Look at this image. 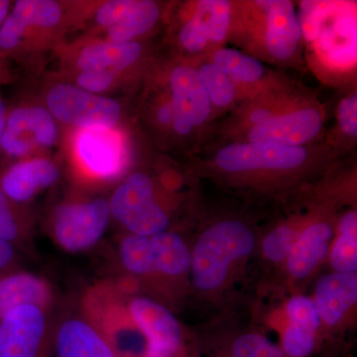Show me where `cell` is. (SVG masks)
<instances>
[{"label":"cell","mask_w":357,"mask_h":357,"mask_svg":"<svg viewBox=\"0 0 357 357\" xmlns=\"http://www.w3.org/2000/svg\"><path fill=\"white\" fill-rule=\"evenodd\" d=\"M335 227L326 220L307 223L300 232L283 270L291 283H302L312 278L328 259Z\"/></svg>","instance_id":"17"},{"label":"cell","mask_w":357,"mask_h":357,"mask_svg":"<svg viewBox=\"0 0 357 357\" xmlns=\"http://www.w3.org/2000/svg\"><path fill=\"white\" fill-rule=\"evenodd\" d=\"M57 121L43 105H20L7 109L0 140V167L20 160L39 157L55 146Z\"/></svg>","instance_id":"5"},{"label":"cell","mask_w":357,"mask_h":357,"mask_svg":"<svg viewBox=\"0 0 357 357\" xmlns=\"http://www.w3.org/2000/svg\"><path fill=\"white\" fill-rule=\"evenodd\" d=\"M64 20L62 4L54 0H18L0 30V57L26 50L32 36L57 29Z\"/></svg>","instance_id":"10"},{"label":"cell","mask_w":357,"mask_h":357,"mask_svg":"<svg viewBox=\"0 0 357 357\" xmlns=\"http://www.w3.org/2000/svg\"><path fill=\"white\" fill-rule=\"evenodd\" d=\"M110 215L126 234L153 236L170 230L171 215L158 199L153 178L135 172L123 178L109 197Z\"/></svg>","instance_id":"4"},{"label":"cell","mask_w":357,"mask_h":357,"mask_svg":"<svg viewBox=\"0 0 357 357\" xmlns=\"http://www.w3.org/2000/svg\"><path fill=\"white\" fill-rule=\"evenodd\" d=\"M53 354L56 357H119L79 310L77 302L56 312Z\"/></svg>","instance_id":"14"},{"label":"cell","mask_w":357,"mask_h":357,"mask_svg":"<svg viewBox=\"0 0 357 357\" xmlns=\"http://www.w3.org/2000/svg\"><path fill=\"white\" fill-rule=\"evenodd\" d=\"M197 11L203 18L208 39L213 42L222 41L229 30V2L225 0H204L199 2Z\"/></svg>","instance_id":"30"},{"label":"cell","mask_w":357,"mask_h":357,"mask_svg":"<svg viewBox=\"0 0 357 357\" xmlns=\"http://www.w3.org/2000/svg\"><path fill=\"white\" fill-rule=\"evenodd\" d=\"M132 1L133 0H110L98 6L93 20L98 28L107 30L114 25L126 13Z\"/></svg>","instance_id":"34"},{"label":"cell","mask_w":357,"mask_h":357,"mask_svg":"<svg viewBox=\"0 0 357 357\" xmlns=\"http://www.w3.org/2000/svg\"><path fill=\"white\" fill-rule=\"evenodd\" d=\"M77 305L117 356L146 357V342L129 311L128 295L112 279L89 285Z\"/></svg>","instance_id":"2"},{"label":"cell","mask_w":357,"mask_h":357,"mask_svg":"<svg viewBox=\"0 0 357 357\" xmlns=\"http://www.w3.org/2000/svg\"><path fill=\"white\" fill-rule=\"evenodd\" d=\"M323 124L318 110L304 109L255 124L249 133L250 142L300 146L314 138Z\"/></svg>","instance_id":"18"},{"label":"cell","mask_w":357,"mask_h":357,"mask_svg":"<svg viewBox=\"0 0 357 357\" xmlns=\"http://www.w3.org/2000/svg\"><path fill=\"white\" fill-rule=\"evenodd\" d=\"M312 299L321 319L323 335L347 330L356 314L357 272L323 275L317 281Z\"/></svg>","instance_id":"12"},{"label":"cell","mask_w":357,"mask_h":357,"mask_svg":"<svg viewBox=\"0 0 357 357\" xmlns=\"http://www.w3.org/2000/svg\"><path fill=\"white\" fill-rule=\"evenodd\" d=\"M213 357H286L280 347L262 333L243 332L232 335L215 349Z\"/></svg>","instance_id":"26"},{"label":"cell","mask_w":357,"mask_h":357,"mask_svg":"<svg viewBox=\"0 0 357 357\" xmlns=\"http://www.w3.org/2000/svg\"><path fill=\"white\" fill-rule=\"evenodd\" d=\"M305 225L282 223L270 230L258 243L257 251L261 253L263 259L272 266L282 267L283 269L294 244Z\"/></svg>","instance_id":"27"},{"label":"cell","mask_w":357,"mask_h":357,"mask_svg":"<svg viewBox=\"0 0 357 357\" xmlns=\"http://www.w3.org/2000/svg\"><path fill=\"white\" fill-rule=\"evenodd\" d=\"M150 239L154 255L151 298L176 311L191 289V246L171 229L150 236Z\"/></svg>","instance_id":"8"},{"label":"cell","mask_w":357,"mask_h":357,"mask_svg":"<svg viewBox=\"0 0 357 357\" xmlns=\"http://www.w3.org/2000/svg\"><path fill=\"white\" fill-rule=\"evenodd\" d=\"M213 64L227 76L239 82H255L262 77L264 67L259 61L234 49H222L215 54Z\"/></svg>","instance_id":"28"},{"label":"cell","mask_w":357,"mask_h":357,"mask_svg":"<svg viewBox=\"0 0 357 357\" xmlns=\"http://www.w3.org/2000/svg\"><path fill=\"white\" fill-rule=\"evenodd\" d=\"M307 151L301 146H283L270 143H234L218 152V166L225 172L289 171L302 166Z\"/></svg>","instance_id":"11"},{"label":"cell","mask_w":357,"mask_h":357,"mask_svg":"<svg viewBox=\"0 0 357 357\" xmlns=\"http://www.w3.org/2000/svg\"><path fill=\"white\" fill-rule=\"evenodd\" d=\"M56 162L48 157H32L0 167V188L13 203L28 206L37 196L60 178Z\"/></svg>","instance_id":"15"},{"label":"cell","mask_w":357,"mask_h":357,"mask_svg":"<svg viewBox=\"0 0 357 357\" xmlns=\"http://www.w3.org/2000/svg\"><path fill=\"white\" fill-rule=\"evenodd\" d=\"M6 105L3 98L0 95V140H1L2 132H3L4 122H6Z\"/></svg>","instance_id":"40"},{"label":"cell","mask_w":357,"mask_h":357,"mask_svg":"<svg viewBox=\"0 0 357 357\" xmlns=\"http://www.w3.org/2000/svg\"><path fill=\"white\" fill-rule=\"evenodd\" d=\"M333 272H357V211L340 218L328 256Z\"/></svg>","instance_id":"24"},{"label":"cell","mask_w":357,"mask_h":357,"mask_svg":"<svg viewBox=\"0 0 357 357\" xmlns=\"http://www.w3.org/2000/svg\"><path fill=\"white\" fill-rule=\"evenodd\" d=\"M158 4L151 0H133L132 4L121 16V20L107 30L105 40L126 43L134 42L136 37L145 34L159 20Z\"/></svg>","instance_id":"23"},{"label":"cell","mask_w":357,"mask_h":357,"mask_svg":"<svg viewBox=\"0 0 357 357\" xmlns=\"http://www.w3.org/2000/svg\"><path fill=\"white\" fill-rule=\"evenodd\" d=\"M330 13V4L325 2L304 1L301 4L299 20L302 34L307 41L319 36L321 25Z\"/></svg>","instance_id":"31"},{"label":"cell","mask_w":357,"mask_h":357,"mask_svg":"<svg viewBox=\"0 0 357 357\" xmlns=\"http://www.w3.org/2000/svg\"><path fill=\"white\" fill-rule=\"evenodd\" d=\"M266 14L268 51L277 60H287L297 50L302 30L292 2L287 0L258 1Z\"/></svg>","instance_id":"20"},{"label":"cell","mask_w":357,"mask_h":357,"mask_svg":"<svg viewBox=\"0 0 357 357\" xmlns=\"http://www.w3.org/2000/svg\"><path fill=\"white\" fill-rule=\"evenodd\" d=\"M259 239L250 225L236 218L211 223L191 246L190 287L201 299L218 302L243 279Z\"/></svg>","instance_id":"1"},{"label":"cell","mask_w":357,"mask_h":357,"mask_svg":"<svg viewBox=\"0 0 357 357\" xmlns=\"http://www.w3.org/2000/svg\"><path fill=\"white\" fill-rule=\"evenodd\" d=\"M45 103L56 121L79 130L115 129L122 116L121 103L114 98L89 93L67 82L50 86Z\"/></svg>","instance_id":"6"},{"label":"cell","mask_w":357,"mask_h":357,"mask_svg":"<svg viewBox=\"0 0 357 357\" xmlns=\"http://www.w3.org/2000/svg\"><path fill=\"white\" fill-rule=\"evenodd\" d=\"M119 77V75L107 70H79L75 73V84L89 93L103 96V93L114 89Z\"/></svg>","instance_id":"32"},{"label":"cell","mask_w":357,"mask_h":357,"mask_svg":"<svg viewBox=\"0 0 357 357\" xmlns=\"http://www.w3.org/2000/svg\"><path fill=\"white\" fill-rule=\"evenodd\" d=\"M11 2L8 0H0V30L6 21L7 15L11 10Z\"/></svg>","instance_id":"38"},{"label":"cell","mask_w":357,"mask_h":357,"mask_svg":"<svg viewBox=\"0 0 357 357\" xmlns=\"http://www.w3.org/2000/svg\"><path fill=\"white\" fill-rule=\"evenodd\" d=\"M76 153L79 175L86 183L112 182L123 168L121 140L115 129L81 130L76 140Z\"/></svg>","instance_id":"13"},{"label":"cell","mask_w":357,"mask_h":357,"mask_svg":"<svg viewBox=\"0 0 357 357\" xmlns=\"http://www.w3.org/2000/svg\"><path fill=\"white\" fill-rule=\"evenodd\" d=\"M287 325L281 331L280 349L286 357H309L321 340V319L311 297L297 294L285 306Z\"/></svg>","instance_id":"16"},{"label":"cell","mask_w":357,"mask_h":357,"mask_svg":"<svg viewBox=\"0 0 357 357\" xmlns=\"http://www.w3.org/2000/svg\"><path fill=\"white\" fill-rule=\"evenodd\" d=\"M142 47L137 42L116 43L100 39L89 42L75 54L74 72L84 70H107L121 75L137 62Z\"/></svg>","instance_id":"21"},{"label":"cell","mask_w":357,"mask_h":357,"mask_svg":"<svg viewBox=\"0 0 357 357\" xmlns=\"http://www.w3.org/2000/svg\"><path fill=\"white\" fill-rule=\"evenodd\" d=\"M8 203H13V202L7 198L6 195H4V192H2L1 188H0V204H6Z\"/></svg>","instance_id":"42"},{"label":"cell","mask_w":357,"mask_h":357,"mask_svg":"<svg viewBox=\"0 0 357 357\" xmlns=\"http://www.w3.org/2000/svg\"><path fill=\"white\" fill-rule=\"evenodd\" d=\"M173 109V121L172 126L175 129L176 132L181 134V135H185L192 130V123L189 121V119L185 116L184 114H181L180 112L171 102Z\"/></svg>","instance_id":"37"},{"label":"cell","mask_w":357,"mask_h":357,"mask_svg":"<svg viewBox=\"0 0 357 357\" xmlns=\"http://www.w3.org/2000/svg\"><path fill=\"white\" fill-rule=\"evenodd\" d=\"M21 249L0 239V275L21 267Z\"/></svg>","instance_id":"36"},{"label":"cell","mask_w":357,"mask_h":357,"mask_svg":"<svg viewBox=\"0 0 357 357\" xmlns=\"http://www.w3.org/2000/svg\"><path fill=\"white\" fill-rule=\"evenodd\" d=\"M110 220L109 198L75 196L54 206L47 231L66 252L81 253L100 243Z\"/></svg>","instance_id":"3"},{"label":"cell","mask_w":357,"mask_h":357,"mask_svg":"<svg viewBox=\"0 0 357 357\" xmlns=\"http://www.w3.org/2000/svg\"><path fill=\"white\" fill-rule=\"evenodd\" d=\"M206 25L201 14L196 11L191 20L188 21L180 32V41L183 47L192 53L203 50L208 42Z\"/></svg>","instance_id":"33"},{"label":"cell","mask_w":357,"mask_h":357,"mask_svg":"<svg viewBox=\"0 0 357 357\" xmlns=\"http://www.w3.org/2000/svg\"><path fill=\"white\" fill-rule=\"evenodd\" d=\"M199 79L211 102L218 107H225L232 102L236 89L229 76L215 64H204L198 70Z\"/></svg>","instance_id":"29"},{"label":"cell","mask_w":357,"mask_h":357,"mask_svg":"<svg viewBox=\"0 0 357 357\" xmlns=\"http://www.w3.org/2000/svg\"><path fill=\"white\" fill-rule=\"evenodd\" d=\"M338 119L342 130L347 135H357V95L349 96L340 102L338 107Z\"/></svg>","instance_id":"35"},{"label":"cell","mask_w":357,"mask_h":357,"mask_svg":"<svg viewBox=\"0 0 357 357\" xmlns=\"http://www.w3.org/2000/svg\"><path fill=\"white\" fill-rule=\"evenodd\" d=\"M126 295L131 316L146 342V357H187L185 331L172 310L142 294Z\"/></svg>","instance_id":"9"},{"label":"cell","mask_w":357,"mask_h":357,"mask_svg":"<svg viewBox=\"0 0 357 357\" xmlns=\"http://www.w3.org/2000/svg\"><path fill=\"white\" fill-rule=\"evenodd\" d=\"M172 105L189 119L192 126H199L211 112V100L199 79L198 70L178 66L170 75Z\"/></svg>","instance_id":"22"},{"label":"cell","mask_w":357,"mask_h":357,"mask_svg":"<svg viewBox=\"0 0 357 357\" xmlns=\"http://www.w3.org/2000/svg\"><path fill=\"white\" fill-rule=\"evenodd\" d=\"M56 307L23 305L0 321V357H50Z\"/></svg>","instance_id":"7"},{"label":"cell","mask_w":357,"mask_h":357,"mask_svg":"<svg viewBox=\"0 0 357 357\" xmlns=\"http://www.w3.org/2000/svg\"><path fill=\"white\" fill-rule=\"evenodd\" d=\"M272 115L267 112V110H257L252 114L251 119L255 122L256 124L261 123L263 121H266L268 119H271Z\"/></svg>","instance_id":"39"},{"label":"cell","mask_w":357,"mask_h":357,"mask_svg":"<svg viewBox=\"0 0 357 357\" xmlns=\"http://www.w3.org/2000/svg\"><path fill=\"white\" fill-rule=\"evenodd\" d=\"M8 77V70H7L6 59L0 57V84L6 82Z\"/></svg>","instance_id":"41"},{"label":"cell","mask_w":357,"mask_h":357,"mask_svg":"<svg viewBox=\"0 0 357 357\" xmlns=\"http://www.w3.org/2000/svg\"><path fill=\"white\" fill-rule=\"evenodd\" d=\"M34 218L28 206L0 204V239L24 250L32 241Z\"/></svg>","instance_id":"25"},{"label":"cell","mask_w":357,"mask_h":357,"mask_svg":"<svg viewBox=\"0 0 357 357\" xmlns=\"http://www.w3.org/2000/svg\"><path fill=\"white\" fill-rule=\"evenodd\" d=\"M27 304L57 307V294L50 281L22 267L0 275V321L13 310Z\"/></svg>","instance_id":"19"}]
</instances>
